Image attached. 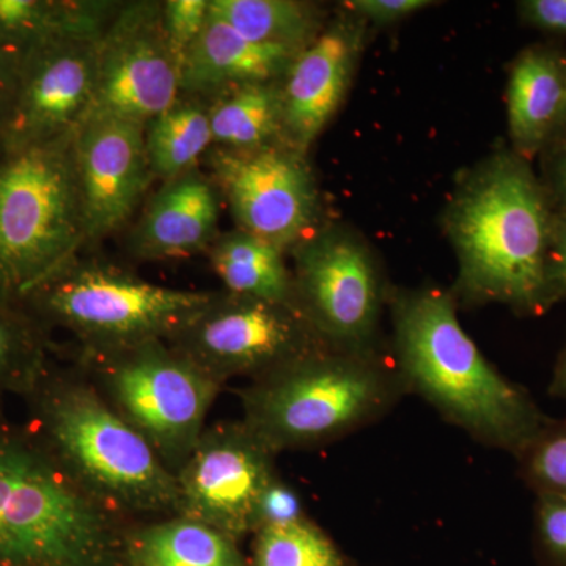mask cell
<instances>
[{"mask_svg": "<svg viewBox=\"0 0 566 566\" xmlns=\"http://www.w3.org/2000/svg\"><path fill=\"white\" fill-rule=\"evenodd\" d=\"M392 357L409 395L488 449L520 457L549 422L531 394L510 381L469 337L452 292H390Z\"/></svg>", "mask_w": 566, "mask_h": 566, "instance_id": "cell-2", "label": "cell"}, {"mask_svg": "<svg viewBox=\"0 0 566 566\" xmlns=\"http://www.w3.org/2000/svg\"><path fill=\"white\" fill-rule=\"evenodd\" d=\"M96 389L174 472L205 431L222 385L164 340L84 354Z\"/></svg>", "mask_w": 566, "mask_h": 566, "instance_id": "cell-7", "label": "cell"}, {"mask_svg": "<svg viewBox=\"0 0 566 566\" xmlns=\"http://www.w3.org/2000/svg\"><path fill=\"white\" fill-rule=\"evenodd\" d=\"M431 6L430 0H352L346 9L368 25H390Z\"/></svg>", "mask_w": 566, "mask_h": 566, "instance_id": "cell-29", "label": "cell"}, {"mask_svg": "<svg viewBox=\"0 0 566 566\" xmlns=\"http://www.w3.org/2000/svg\"><path fill=\"white\" fill-rule=\"evenodd\" d=\"M74 139L0 155V293L32 294L87 244Z\"/></svg>", "mask_w": 566, "mask_h": 566, "instance_id": "cell-5", "label": "cell"}, {"mask_svg": "<svg viewBox=\"0 0 566 566\" xmlns=\"http://www.w3.org/2000/svg\"><path fill=\"white\" fill-rule=\"evenodd\" d=\"M36 292L44 293L51 315L80 337L84 354L166 342L214 293L170 289L77 256Z\"/></svg>", "mask_w": 566, "mask_h": 566, "instance_id": "cell-8", "label": "cell"}, {"mask_svg": "<svg viewBox=\"0 0 566 566\" xmlns=\"http://www.w3.org/2000/svg\"><path fill=\"white\" fill-rule=\"evenodd\" d=\"M18 349V335L9 323L0 319V371L10 365Z\"/></svg>", "mask_w": 566, "mask_h": 566, "instance_id": "cell-35", "label": "cell"}, {"mask_svg": "<svg viewBox=\"0 0 566 566\" xmlns=\"http://www.w3.org/2000/svg\"><path fill=\"white\" fill-rule=\"evenodd\" d=\"M516 461L521 479L535 495L566 497V417L549 419Z\"/></svg>", "mask_w": 566, "mask_h": 566, "instance_id": "cell-26", "label": "cell"}, {"mask_svg": "<svg viewBox=\"0 0 566 566\" xmlns=\"http://www.w3.org/2000/svg\"><path fill=\"white\" fill-rule=\"evenodd\" d=\"M297 52L249 40L210 13L182 57L181 93L211 98L238 85L281 81Z\"/></svg>", "mask_w": 566, "mask_h": 566, "instance_id": "cell-19", "label": "cell"}, {"mask_svg": "<svg viewBox=\"0 0 566 566\" xmlns=\"http://www.w3.org/2000/svg\"><path fill=\"white\" fill-rule=\"evenodd\" d=\"M554 140H566V120H565L564 128H562V132L558 133V136Z\"/></svg>", "mask_w": 566, "mask_h": 566, "instance_id": "cell-37", "label": "cell"}, {"mask_svg": "<svg viewBox=\"0 0 566 566\" xmlns=\"http://www.w3.org/2000/svg\"><path fill=\"white\" fill-rule=\"evenodd\" d=\"M305 516L300 494L279 475L264 495L259 531L271 524L290 523Z\"/></svg>", "mask_w": 566, "mask_h": 566, "instance_id": "cell-30", "label": "cell"}, {"mask_svg": "<svg viewBox=\"0 0 566 566\" xmlns=\"http://www.w3.org/2000/svg\"><path fill=\"white\" fill-rule=\"evenodd\" d=\"M128 566H245L238 542L175 515L126 534Z\"/></svg>", "mask_w": 566, "mask_h": 566, "instance_id": "cell-20", "label": "cell"}, {"mask_svg": "<svg viewBox=\"0 0 566 566\" xmlns=\"http://www.w3.org/2000/svg\"><path fill=\"white\" fill-rule=\"evenodd\" d=\"M274 453L243 420L207 427L175 471L177 515L238 542L260 527L264 495L279 476Z\"/></svg>", "mask_w": 566, "mask_h": 566, "instance_id": "cell-12", "label": "cell"}, {"mask_svg": "<svg viewBox=\"0 0 566 566\" xmlns=\"http://www.w3.org/2000/svg\"><path fill=\"white\" fill-rule=\"evenodd\" d=\"M542 158V181L557 211H566V140H553Z\"/></svg>", "mask_w": 566, "mask_h": 566, "instance_id": "cell-32", "label": "cell"}, {"mask_svg": "<svg viewBox=\"0 0 566 566\" xmlns=\"http://www.w3.org/2000/svg\"><path fill=\"white\" fill-rule=\"evenodd\" d=\"M62 468L118 516L178 513L175 474L92 382L70 385L50 409Z\"/></svg>", "mask_w": 566, "mask_h": 566, "instance_id": "cell-6", "label": "cell"}, {"mask_svg": "<svg viewBox=\"0 0 566 566\" xmlns=\"http://www.w3.org/2000/svg\"><path fill=\"white\" fill-rule=\"evenodd\" d=\"M145 128L123 118L93 117L77 129L74 153L87 243L128 223L155 178Z\"/></svg>", "mask_w": 566, "mask_h": 566, "instance_id": "cell-15", "label": "cell"}, {"mask_svg": "<svg viewBox=\"0 0 566 566\" xmlns=\"http://www.w3.org/2000/svg\"><path fill=\"white\" fill-rule=\"evenodd\" d=\"M556 208L531 161L512 148L458 182L444 212L458 259L457 303L501 304L542 316L558 303L549 274Z\"/></svg>", "mask_w": 566, "mask_h": 566, "instance_id": "cell-1", "label": "cell"}, {"mask_svg": "<svg viewBox=\"0 0 566 566\" xmlns=\"http://www.w3.org/2000/svg\"><path fill=\"white\" fill-rule=\"evenodd\" d=\"M222 196L199 169L164 181L132 232V251L145 260L182 259L208 251L219 237Z\"/></svg>", "mask_w": 566, "mask_h": 566, "instance_id": "cell-17", "label": "cell"}, {"mask_svg": "<svg viewBox=\"0 0 566 566\" xmlns=\"http://www.w3.org/2000/svg\"><path fill=\"white\" fill-rule=\"evenodd\" d=\"M294 301L324 344L379 348L390 292L374 251L352 229L319 227L292 251Z\"/></svg>", "mask_w": 566, "mask_h": 566, "instance_id": "cell-9", "label": "cell"}, {"mask_svg": "<svg viewBox=\"0 0 566 566\" xmlns=\"http://www.w3.org/2000/svg\"><path fill=\"white\" fill-rule=\"evenodd\" d=\"M180 95L181 61L164 31L163 2L122 3L98 41L95 96L85 120L147 125Z\"/></svg>", "mask_w": 566, "mask_h": 566, "instance_id": "cell-13", "label": "cell"}, {"mask_svg": "<svg viewBox=\"0 0 566 566\" xmlns=\"http://www.w3.org/2000/svg\"><path fill=\"white\" fill-rule=\"evenodd\" d=\"M549 274L558 303L566 300V211L554 216L553 238H551Z\"/></svg>", "mask_w": 566, "mask_h": 566, "instance_id": "cell-33", "label": "cell"}, {"mask_svg": "<svg viewBox=\"0 0 566 566\" xmlns=\"http://www.w3.org/2000/svg\"><path fill=\"white\" fill-rule=\"evenodd\" d=\"M20 66L21 59L0 46V134L9 117L14 92H17Z\"/></svg>", "mask_w": 566, "mask_h": 566, "instance_id": "cell-34", "label": "cell"}, {"mask_svg": "<svg viewBox=\"0 0 566 566\" xmlns=\"http://www.w3.org/2000/svg\"><path fill=\"white\" fill-rule=\"evenodd\" d=\"M210 13L249 40L301 51L326 25L327 14L300 0H210Z\"/></svg>", "mask_w": 566, "mask_h": 566, "instance_id": "cell-24", "label": "cell"}, {"mask_svg": "<svg viewBox=\"0 0 566 566\" xmlns=\"http://www.w3.org/2000/svg\"><path fill=\"white\" fill-rule=\"evenodd\" d=\"M96 36H57L33 48L0 134V155L61 139L80 129L96 84Z\"/></svg>", "mask_w": 566, "mask_h": 566, "instance_id": "cell-14", "label": "cell"}, {"mask_svg": "<svg viewBox=\"0 0 566 566\" xmlns=\"http://www.w3.org/2000/svg\"><path fill=\"white\" fill-rule=\"evenodd\" d=\"M547 392L556 400H566V346L558 356L553 378H551L549 386H547Z\"/></svg>", "mask_w": 566, "mask_h": 566, "instance_id": "cell-36", "label": "cell"}, {"mask_svg": "<svg viewBox=\"0 0 566 566\" xmlns=\"http://www.w3.org/2000/svg\"><path fill=\"white\" fill-rule=\"evenodd\" d=\"M253 536L251 566H356L308 516L264 526Z\"/></svg>", "mask_w": 566, "mask_h": 566, "instance_id": "cell-25", "label": "cell"}, {"mask_svg": "<svg viewBox=\"0 0 566 566\" xmlns=\"http://www.w3.org/2000/svg\"><path fill=\"white\" fill-rule=\"evenodd\" d=\"M208 253L226 292L296 308L292 268L283 249L237 229L219 234Z\"/></svg>", "mask_w": 566, "mask_h": 566, "instance_id": "cell-21", "label": "cell"}, {"mask_svg": "<svg viewBox=\"0 0 566 566\" xmlns=\"http://www.w3.org/2000/svg\"><path fill=\"white\" fill-rule=\"evenodd\" d=\"M210 17V0H167L163 2V24L175 54L186 51L199 39Z\"/></svg>", "mask_w": 566, "mask_h": 566, "instance_id": "cell-28", "label": "cell"}, {"mask_svg": "<svg viewBox=\"0 0 566 566\" xmlns=\"http://www.w3.org/2000/svg\"><path fill=\"white\" fill-rule=\"evenodd\" d=\"M408 395L392 353L327 345L238 390L241 420L277 455L340 441Z\"/></svg>", "mask_w": 566, "mask_h": 566, "instance_id": "cell-3", "label": "cell"}, {"mask_svg": "<svg viewBox=\"0 0 566 566\" xmlns=\"http://www.w3.org/2000/svg\"><path fill=\"white\" fill-rule=\"evenodd\" d=\"M211 180L229 203L238 229L286 253L322 223V197L307 153L286 144L208 151Z\"/></svg>", "mask_w": 566, "mask_h": 566, "instance_id": "cell-11", "label": "cell"}, {"mask_svg": "<svg viewBox=\"0 0 566 566\" xmlns=\"http://www.w3.org/2000/svg\"><path fill=\"white\" fill-rule=\"evenodd\" d=\"M122 523L62 465L0 444V564L128 566Z\"/></svg>", "mask_w": 566, "mask_h": 566, "instance_id": "cell-4", "label": "cell"}, {"mask_svg": "<svg viewBox=\"0 0 566 566\" xmlns=\"http://www.w3.org/2000/svg\"><path fill=\"white\" fill-rule=\"evenodd\" d=\"M207 99L212 147L253 150L285 144L281 81L238 85Z\"/></svg>", "mask_w": 566, "mask_h": 566, "instance_id": "cell-22", "label": "cell"}, {"mask_svg": "<svg viewBox=\"0 0 566 566\" xmlns=\"http://www.w3.org/2000/svg\"><path fill=\"white\" fill-rule=\"evenodd\" d=\"M367 22L342 7L281 80L283 140L307 153L344 104L367 44Z\"/></svg>", "mask_w": 566, "mask_h": 566, "instance_id": "cell-16", "label": "cell"}, {"mask_svg": "<svg viewBox=\"0 0 566 566\" xmlns=\"http://www.w3.org/2000/svg\"><path fill=\"white\" fill-rule=\"evenodd\" d=\"M521 21L547 35L566 36V0L517 2Z\"/></svg>", "mask_w": 566, "mask_h": 566, "instance_id": "cell-31", "label": "cell"}, {"mask_svg": "<svg viewBox=\"0 0 566 566\" xmlns=\"http://www.w3.org/2000/svg\"><path fill=\"white\" fill-rule=\"evenodd\" d=\"M166 344L222 386L255 381L326 346L292 305L226 290L212 293Z\"/></svg>", "mask_w": 566, "mask_h": 566, "instance_id": "cell-10", "label": "cell"}, {"mask_svg": "<svg viewBox=\"0 0 566 566\" xmlns=\"http://www.w3.org/2000/svg\"><path fill=\"white\" fill-rule=\"evenodd\" d=\"M145 148L155 178L169 181L196 169L212 148L208 99L181 93L169 109L147 123Z\"/></svg>", "mask_w": 566, "mask_h": 566, "instance_id": "cell-23", "label": "cell"}, {"mask_svg": "<svg viewBox=\"0 0 566 566\" xmlns=\"http://www.w3.org/2000/svg\"><path fill=\"white\" fill-rule=\"evenodd\" d=\"M534 549L539 566H566L565 495H536Z\"/></svg>", "mask_w": 566, "mask_h": 566, "instance_id": "cell-27", "label": "cell"}, {"mask_svg": "<svg viewBox=\"0 0 566 566\" xmlns=\"http://www.w3.org/2000/svg\"><path fill=\"white\" fill-rule=\"evenodd\" d=\"M506 125L512 150L532 161L566 120V51L535 44L517 54L506 82Z\"/></svg>", "mask_w": 566, "mask_h": 566, "instance_id": "cell-18", "label": "cell"}]
</instances>
